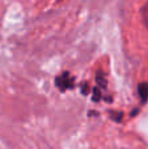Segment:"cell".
I'll return each instance as SVG.
<instances>
[{"instance_id": "obj_2", "label": "cell", "mask_w": 148, "mask_h": 149, "mask_svg": "<svg viewBox=\"0 0 148 149\" xmlns=\"http://www.w3.org/2000/svg\"><path fill=\"white\" fill-rule=\"evenodd\" d=\"M138 93H139V95H140V98H142V102L146 103L147 102V98H148V84L143 82V84L139 85Z\"/></svg>"}, {"instance_id": "obj_1", "label": "cell", "mask_w": 148, "mask_h": 149, "mask_svg": "<svg viewBox=\"0 0 148 149\" xmlns=\"http://www.w3.org/2000/svg\"><path fill=\"white\" fill-rule=\"evenodd\" d=\"M73 82H75V79H73V77L71 76L68 72L60 73L59 76L55 79V84H57V86L59 88L62 92H64V90L73 88V86H75V85H73Z\"/></svg>"}, {"instance_id": "obj_3", "label": "cell", "mask_w": 148, "mask_h": 149, "mask_svg": "<svg viewBox=\"0 0 148 149\" xmlns=\"http://www.w3.org/2000/svg\"><path fill=\"white\" fill-rule=\"evenodd\" d=\"M96 81H97V84L102 88V89H106V79H105V76L98 74V76H97V79H96Z\"/></svg>"}, {"instance_id": "obj_4", "label": "cell", "mask_w": 148, "mask_h": 149, "mask_svg": "<svg viewBox=\"0 0 148 149\" xmlns=\"http://www.w3.org/2000/svg\"><path fill=\"white\" fill-rule=\"evenodd\" d=\"M143 16H144V21H146V25L148 28V5H146L143 9Z\"/></svg>"}]
</instances>
